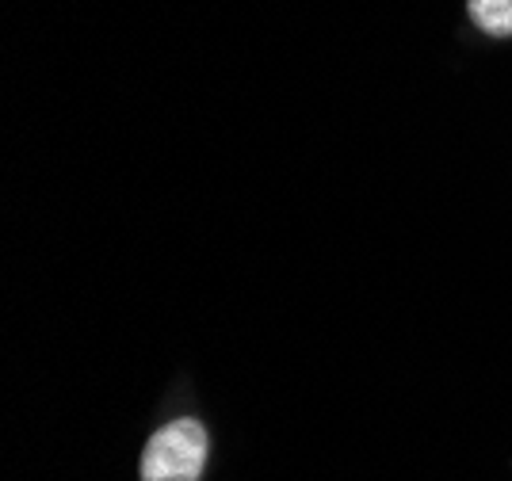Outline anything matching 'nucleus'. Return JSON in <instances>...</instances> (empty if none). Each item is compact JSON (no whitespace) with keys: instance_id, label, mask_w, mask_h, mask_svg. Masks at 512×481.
Segmentation results:
<instances>
[{"instance_id":"obj_1","label":"nucleus","mask_w":512,"mask_h":481,"mask_svg":"<svg viewBox=\"0 0 512 481\" xmlns=\"http://www.w3.org/2000/svg\"><path fill=\"white\" fill-rule=\"evenodd\" d=\"M207 455H211L207 428L192 417L172 420L146 443L138 474L142 481H199L207 470Z\"/></svg>"},{"instance_id":"obj_2","label":"nucleus","mask_w":512,"mask_h":481,"mask_svg":"<svg viewBox=\"0 0 512 481\" xmlns=\"http://www.w3.org/2000/svg\"><path fill=\"white\" fill-rule=\"evenodd\" d=\"M467 8L470 20L486 35H497V39L512 35V0H467Z\"/></svg>"}]
</instances>
